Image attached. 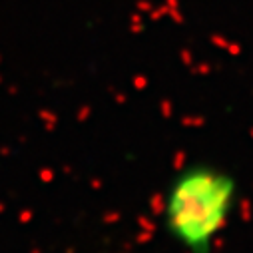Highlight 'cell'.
Segmentation results:
<instances>
[{
    "mask_svg": "<svg viewBox=\"0 0 253 253\" xmlns=\"http://www.w3.org/2000/svg\"><path fill=\"white\" fill-rule=\"evenodd\" d=\"M237 200L233 175L210 166H196L173 183L168 221L173 235L194 253H206L227 225Z\"/></svg>",
    "mask_w": 253,
    "mask_h": 253,
    "instance_id": "obj_1",
    "label": "cell"
}]
</instances>
